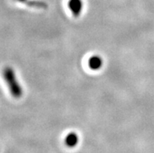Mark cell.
<instances>
[{
    "label": "cell",
    "mask_w": 154,
    "mask_h": 153,
    "mask_svg": "<svg viewBox=\"0 0 154 153\" xmlns=\"http://www.w3.org/2000/svg\"><path fill=\"white\" fill-rule=\"evenodd\" d=\"M78 140H79V138H78V134L74 132H70L65 138V144L66 145V146L73 148L78 145Z\"/></svg>",
    "instance_id": "277c9868"
},
{
    "label": "cell",
    "mask_w": 154,
    "mask_h": 153,
    "mask_svg": "<svg viewBox=\"0 0 154 153\" xmlns=\"http://www.w3.org/2000/svg\"><path fill=\"white\" fill-rule=\"evenodd\" d=\"M68 7L74 17H79L83 8L82 0H69Z\"/></svg>",
    "instance_id": "7a4b0ae2"
},
{
    "label": "cell",
    "mask_w": 154,
    "mask_h": 153,
    "mask_svg": "<svg viewBox=\"0 0 154 153\" xmlns=\"http://www.w3.org/2000/svg\"><path fill=\"white\" fill-rule=\"evenodd\" d=\"M2 77L10 90V93L14 99H20L23 96V91L17 81L15 71L11 66H6L2 70Z\"/></svg>",
    "instance_id": "6da1fadb"
},
{
    "label": "cell",
    "mask_w": 154,
    "mask_h": 153,
    "mask_svg": "<svg viewBox=\"0 0 154 153\" xmlns=\"http://www.w3.org/2000/svg\"><path fill=\"white\" fill-rule=\"evenodd\" d=\"M16 1H17L19 2H26L27 0H16Z\"/></svg>",
    "instance_id": "8992f818"
},
{
    "label": "cell",
    "mask_w": 154,
    "mask_h": 153,
    "mask_svg": "<svg viewBox=\"0 0 154 153\" xmlns=\"http://www.w3.org/2000/svg\"><path fill=\"white\" fill-rule=\"evenodd\" d=\"M103 59H102L100 56H96V55H95V56H91V57L88 59V67L92 70H100V68L102 67V66H103Z\"/></svg>",
    "instance_id": "3957f363"
},
{
    "label": "cell",
    "mask_w": 154,
    "mask_h": 153,
    "mask_svg": "<svg viewBox=\"0 0 154 153\" xmlns=\"http://www.w3.org/2000/svg\"><path fill=\"white\" fill-rule=\"evenodd\" d=\"M27 6H31V7L39 8V9H47L48 5L45 2L39 1V0H27L25 2Z\"/></svg>",
    "instance_id": "5b68a950"
}]
</instances>
